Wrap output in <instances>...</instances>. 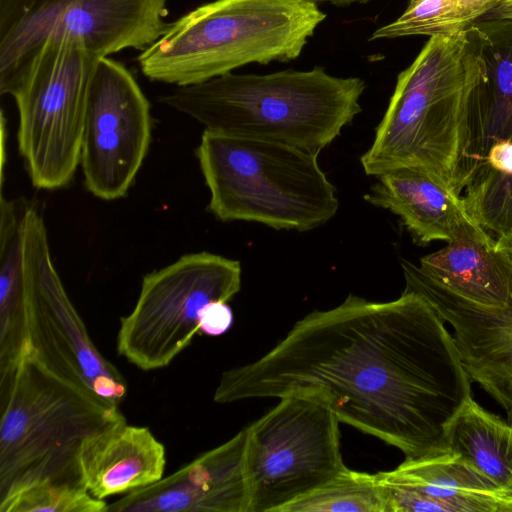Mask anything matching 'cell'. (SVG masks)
Segmentation results:
<instances>
[{"label": "cell", "instance_id": "obj_22", "mask_svg": "<svg viewBox=\"0 0 512 512\" xmlns=\"http://www.w3.org/2000/svg\"><path fill=\"white\" fill-rule=\"evenodd\" d=\"M27 201L0 202V362L17 356L23 346L26 274L22 222Z\"/></svg>", "mask_w": 512, "mask_h": 512}, {"label": "cell", "instance_id": "obj_17", "mask_svg": "<svg viewBox=\"0 0 512 512\" xmlns=\"http://www.w3.org/2000/svg\"><path fill=\"white\" fill-rule=\"evenodd\" d=\"M401 267L482 307L504 308L512 303V249L464 239L423 256L418 265L403 260Z\"/></svg>", "mask_w": 512, "mask_h": 512}, {"label": "cell", "instance_id": "obj_8", "mask_svg": "<svg viewBox=\"0 0 512 512\" xmlns=\"http://www.w3.org/2000/svg\"><path fill=\"white\" fill-rule=\"evenodd\" d=\"M246 427L248 512H280L348 467L337 415L317 392H293Z\"/></svg>", "mask_w": 512, "mask_h": 512}, {"label": "cell", "instance_id": "obj_29", "mask_svg": "<svg viewBox=\"0 0 512 512\" xmlns=\"http://www.w3.org/2000/svg\"><path fill=\"white\" fill-rule=\"evenodd\" d=\"M505 2H512V0H499L498 4L499 3H505Z\"/></svg>", "mask_w": 512, "mask_h": 512}, {"label": "cell", "instance_id": "obj_12", "mask_svg": "<svg viewBox=\"0 0 512 512\" xmlns=\"http://www.w3.org/2000/svg\"><path fill=\"white\" fill-rule=\"evenodd\" d=\"M151 132L150 103L131 72L100 58L88 89L80 153L87 190L106 201L124 197L147 155Z\"/></svg>", "mask_w": 512, "mask_h": 512}, {"label": "cell", "instance_id": "obj_2", "mask_svg": "<svg viewBox=\"0 0 512 512\" xmlns=\"http://www.w3.org/2000/svg\"><path fill=\"white\" fill-rule=\"evenodd\" d=\"M485 65L475 25L431 36L398 74L374 140L361 156L367 176L421 167L456 194L466 171L472 107Z\"/></svg>", "mask_w": 512, "mask_h": 512}, {"label": "cell", "instance_id": "obj_4", "mask_svg": "<svg viewBox=\"0 0 512 512\" xmlns=\"http://www.w3.org/2000/svg\"><path fill=\"white\" fill-rule=\"evenodd\" d=\"M0 497L39 480L82 483L78 454L119 406L50 368L27 345L0 366Z\"/></svg>", "mask_w": 512, "mask_h": 512}, {"label": "cell", "instance_id": "obj_25", "mask_svg": "<svg viewBox=\"0 0 512 512\" xmlns=\"http://www.w3.org/2000/svg\"><path fill=\"white\" fill-rule=\"evenodd\" d=\"M82 483L39 480L0 497V512H106Z\"/></svg>", "mask_w": 512, "mask_h": 512}, {"label": "cell", "instance_id": "obj_13", "mask_svg": "<svg viewBox=\"0 0 512 512\" xmlns=\"http://www.w3.org/2000/svg\"><path fill=\"white\" fill-rule=\"evenodd\" d=\"M246 427L159 481L123 494L106 512H248Z\"/></svg>", "mask_w": 512, "mask_h": 512}, {"label": "cell", "instance_id": "obj_30", "mask_svg": "<svg viewBox=\"0 0 512 512\" xmlns=\"http://www.w3.org/2000/svg\"><path fill=\"white\" fill-rule=\"evenodd\" d=\"M417 1H419V0H410L409 4H413V3L417 2Z\"/></svg>", "mask_w": 512, "mask_h": 512}, {"label": "cell", "instance_id": "obj_24", "mask_svg": "<svg viewBox=\"0 0 512 512\" xmlns=\"http://www.w3.org/2000/svg\"><path fill=\"white\" fill-rule=\"evenodd\" d=\"M280 512H388L385 489L377 473L347 468L317 490Z\"/></svg>", "mask_w": 512, "mask_h": 512}, {"label": "cell", "instance_id": "obj_23", "mask_svg": "<svg viewBox=\"0 0 512 512\" xmlns=\"http://www.w3.org/2000/svg\"><path fill=\"white\" fill-rule=\"evenodd\" d=\"M499 0H419L395 21L376 29L370 40L425 35L450 36L467 30Z\"/></svg>", "mask_w": 512, "mask_h": 512}, {"label": "cell", "instance_id": "obj_26", "mask_svg": "<svg viewBox=\"0 0 512 512\" xmlns=\"http://www.w3.org/2000/svg\"><path fill=\"white\" fill-rule=\"evenodd\" d=\"M381 483L385 489L388 512H452L449 505L417 491Z\"/></svg>", "mask_w": 512, "mask_h": 512}, {"label": "cell", "instance_id": "obj_6", "mask_svg": "<svg viewBox=\"0 0 512 512\" xmlns=\"http://www.w3.org/2000/svg\"><path fill=\"white\" fill-rule=\"evenodd\" d=\"M316 153L288 144L204 129L196 157L220 221L305 232L339 209Z\"/></svg>", "mask_w": 512, "mask_h": 512}, {"label": "cell", "instance_id": "obj_19", "mask_svg": "<svg viewBox=\"0 0 512 512\" xmlns=\"http://www.w3.org/2000/svg\"><path fill=\"white\" fill-rule=\"evenodd\" d=\"M377 475L383 483L443 502L452 512H512V495L503 493L451 451L405 459L395 469Z\"/></svg>", "mask_w": 512, "mask_h": 512}, {"label": "cell", "instance_id": "obj_7", "mask_svg": "<svg viewBox=\"0 0 512 512\" xmlns=\"http://www.w3.org/2000/svg\"><path fill=\"white\" fill-rule=\"evenodd\" d=\"M99 59L78 37L49 38L11 96L18 149L37 189L65 187L80 165L88 89Z\"/></svg>", "mask_w": 512, "mask_h": 512}, {"label": "cell", "instance_id": "obj_15", "mask_svg": "<svg viewBox=\"0 0 512 512\" xmlns=\"http://www.w3.org/2000/svg\"><path fill=\"white\" fill-rule=\"evenodd\" d=\"M376 179L364 200L398 216L415 243L471 239L495 244L468 215L461 196L428 170L403 166Z\"/></svg>", "mask_w": 512, "mask_h": 512}, {"label": "cell", "instance_id": "obj_27", "mask_svg": "<svg viewBox=\"0 0 512 512\" xmlns=\"http://www.w3.org/2000/svg\"><path fill=\"white\" fill-rule=\"evenodd\" d=\"M228 302H212L201 314L199 331L208 336H219L232 325L233 313Z\"/></svg>", "mask_w": 512, "mask_h": 512}, {"label": "cell", "instance_id": "obj_11", "mask_svg": "<svg viewBox=\"0 0 512 512\" xmlns=\"http://www.w3.org/2000/svg\"><path fill=\"white\" fill-rule=\"evenodd\" d=\"M26 296L24 344L50 368L120 406L127 382L96 348L53 264L37 205L27 202L22 222Z\"/></svg>", "mask_w": 512, "mask_h": 512}, {"label": "cell", "instance_id": "obj_10", "mask_svg": "<svg viewBox=\"0 0 512 512\" xmlns=\"http://www.w3.org/2000/svg\"><path fill=\"white\" fill-rule=\"evenodd\" d=\"M241 275L238 260L207 251L144 275L133 309L120 319L118 355L143 371L169 366L200 332L205 307L240 291Z\"/></svg>", "mask_w": 512, "mask_h": 512}, {"label": "cell", "instance_id": "obj_9", "mask_svg": "<svg viewBox=\"0 0 512 512\" xmlns=\"http://www.w3.org/2000/svg\"><path fill=\"white\" fill-rule=\"evenodd\" d=\"M168 0H0V93H14L44 42L72 35L99 58L143 51L166 30Z\"/></svg>", "mask_w": 512, "mask_h": 512}, {"label": "cell", "instance_id": "obj_21", "mask_svg": "<svg viewBox=\"0 0 512 512\" xmlns=\"http://www.w3.org/2000/svg\"><path fill=\"white\" fill-rule=\"evenodd\" d=\"M460 196L468 215L495 245L512 249V142L496 144L475 164Z\"/></svg>", "mask_w": 512, "mask_h": 512}, {"label": "cell", "instance_id": "obj_20", "mask_svg": "<svg viewBox=\"0 0 512 512\" xmlns=\"http://www.w3.org/2000/svg\"><path fill=\"white\" fill-rule=\"evenodd\" d=\"M445 436L449 451L512 495V423L471 396L448 424Z\"/></svg>", "mask_w": 512, "mask_h": 512}, {"label": "cell", "instance_id": "obj_28", "mask_svg": "<svg viewBox=\"0 0 512 512\" xmlns=\"http://www.w3.org/2000/svg\"><path fill=\"white\" fill-rule=\"evenodd\" d=\"M308 1H312L315 3L326 2V3L336 5V6H348V5L355 4V3H360V4L366 3L371 0H308Z\"/></svg>", "mask_w": 512, "mask_h": 512}, {"label": "cell", "instance_id": "obj_5", "mask_svg": "<svg viewBox=\"0 0 512 512\" xmlns=\"http://www.w3.org/2000/svg\"><path fill=\"white\" fill-rule=\"evenodd\" d=\"M326 14L308 0H214L168 24L137 58L151 81L201 83L300 56Z\"/></svg>", "mask_w": 512, "mask_h": 512}, {"label": "cell", "instance_id": "obj_18", "mask_svg": "<svg viewBox=\"0 0 512 512\" xmlns=\"http://www.w3.org/2000/svg\"><path fill=\"white\" fill-rule=\"evenodd\" d=\"M474 25L485 74L472 107L464 180L493 146L512 142V18L483 19Z\"/></svg>", "mask_w": 512, "mask_h": 512}, {"label": "cell", "instance_id": "obj_3", "mask_svg": "<svg viewBox=\"0 0 512 512\" xmlns=\"http://www.w3.org/2000/svg\"><path fill=\"white\" fill-rule=\"evenodd\" d=\"M365 88L359 77H337L315 66L260 75L230 72L176 87L161 102L207 130L319 154L362 111Z\"/></svg>", "mask_w": 512, "mask_h": 512}, {"label": "cell", "instance_id": "obj_1", "mask_svg": "<svg viewBox=\"0 0 512 512\" xmlns=\"http://www.w3.org/2000/svg\"><path fill=\"white\" fill-rule=\"evenodd\" d=\"M320 393L340 422L405 459L448 452L446 428L472 396L452 332L422 295L388 302L350 294L315 310L254 362L221 374L214 401Z\"/></svg>", "mask_w": 512, "mask_h": 512}, {"label": "cell", "instance_id": "obj_16", "mask_svg": "<svg viewBox=\"0 0 512 512\" xmlns=\"http://www.w3.org/2000/svg\"><path fill=\"white\" fill-rule=\"evenodd\" d=\"M80 477L92 496L105 500L146 487L164 476L166 450L151 430L125 417L90 435L78 454Z\"/></svg>", "mask_w": 512, "mask_h": 512}, {"label": "cell", "instance_id": "obj_14", "mask_svg": "<svg viewBox=\"0 0 512 512\" xmlns=\"http://www.w3.org/2000/svg\"><path fill=\"white\" fill-rule=\"evenodd\" d=\"M405 289L425 297L452 334L462 365L506 412L512 423V303L504 308L482 307L455 297L404 270Z\"/></svg>", "mask_w": 512, "mask_h": 512}]
</instances>
